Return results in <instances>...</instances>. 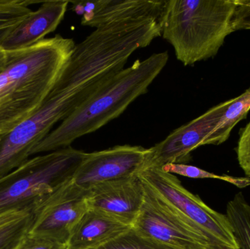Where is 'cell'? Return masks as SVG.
I'll return each instance as SVG.
<instances>
[{"mask_svg": "<svg viewBox=\"0 0 250 249\" xmlns=\"http://www.w3.org/2000/svg\"><path fill=\"white\" fill-rule=\"evenodd\" d=\"M226 216L241 249H250V203L242 192L228 203Z\"/></svg>", "mask_w": 250, "mask_h": 249, "instance_id": "18", "label": "cell"}, {"mask_svg": "<svg viewBox=\"0 0 250 249\" xmlns=\"http://www.w3.org/2000/svg\"><path fill=\"white\" fill-rule=\"evenodd\" d=\"M26 0H0V46L9 35L32 13Z\"/></svg>", "mask_w": 250, "mask_h": 249, "instance_id": "19", "label": "cell"}, {"mask_svg": "<svg viewBox=\"0 0 250 249\" xmlns=\"http://www.w3.org/2000/svg\"><path fill=\"white\" fill-rule=\"evenodd\" d=\"M250 110V88L237 97L230 99L224 115L217 128L212 133L207 145H218L229 139L232 130L239 121L246 118Z\"/></svg>", "mask_w": 250, "mask_h": 249, "instance_id": "17", "label": "cell"}, {"mask_svg": "<svg viewBox=\"0 0 250 249\" xmlns=\"http://www.w3.org/2000/svg\"><path fill=\"white\" fill-rule=\"evenodd\" d=\"M141 181L144 188V203L132 224L134 229L176 249H207L214 247L200 227L149 185Z\"/></svg>", "mask_w": 250, "mask_h": 249, "instance_id": "7", "label": "cell"}, {"mask_svg": "<svg viewBox=\"0 0 250 249\" xmlns=\"http://www.w3.org/2000/svg\"><path fill=\"white\" fill-rule=\"evenodd\" d=\"M144 188L138 175L98 184L89 190V209L132 226L142 207Z\"/></svg>", "mask_w": 250, "mask_h": 249, "instance_id": "13", "label": "cell"}, {"mask_svg": "<svg viewBox=\"0 0 250 249\" xmlns=\"http://www.w3.org/2000/svg\"><path fill=\"white\" fill-rule=\"evenodd\" d=\"M131 228L102 212L89 209L72 231L67 249L98 248Z\"/></svg>", "mask_w": 250, "mask_h": 249, "instance_id": "15", "label": "cell"}, {"mask_svg": "<svg viewBox=\"0 0 250 249\" xmlns=\"http://www.w3.org/2000/svg\"><path fill=\"white\" fill-rule=\"evenodd\" d=\"M232 25L234 32L242 29L250 30V0H238Z\"/></svg>", "mask_w": 250, "mask_h": 249, "instance_id": "24", "label": "cell"}, {"mask_svg": "<svg viewBox=\"0 0 250 249\" xmlns=\"http://www.w3.org/2000/svg\"><path fill=\"white\" fill-rule=\"evenodd\" d=\"M138 177L200 227L214 247L240 249L227 216L213 210L198 196L186 190L174 175L149 167L144 168Z\"/></svg>", "mask_w": 250, "mask_h": 249, "instance_id": "8", "label": "cell"}, {"mask_svg": "<svg viewBox=\"0 0 250 249\" xmlns=\"http://www.w3.org/2000/svg\"><path fill=\"white\" fill-rule=\"evenodd\" d=\"M236 152L241 168L250 178V121L240 130Z\"/></svg>", "mask_w": 250, "mask_h": 249, "instance_id": "22", "label": "cell"}, {"mask_svg": "<svg viewBox=\"0 0 250 249\" xmlns=\"http://www.w3.org/2000/svg\"><path fill=\"white\" fill-rule=\"evenodd\" d=\"M10 53L4 51L0 46V73L5 68L10 59Z\"/></svg>", "mask_w": 250, "mask_h": 249, "instance_id": "25", "label": "cell"}, {"mask_svg": "<svg viewBox=\"0 0 250 249\" xmlns=\"http://www.w3.org/2000/svg\"><path fill=\"white\" fill-rule=\"evenodd\" d=\"M75 44L61 35L10 53L0 73V134L36 112L54 89Z\"/></svg>", "mask_w": 250, "mask_h": 249, "instance_id": "1", "label": "cell"}, {"mask_svg": "<svg viewBox=\"0 0 250 249\" xmlns=\"http://www.w3.org/2000/svg\"><path fill=\"white\" fill-rule=\"evenodd\" d=\"M86 153L67 147L35 156L0 178V216L38 209L73 179Z\"/></svg>", "mask_w": 250, "mask_h": 249, "instance_id": "5", "label": "cell"}, {"mask_svg": "<svg viewBox=\"0 0 250 249\" xmlns=\"http://www.w3.org/2000/svg\"><path fill=\"white\" fill-rule=\"evenodd\" d=\"M38 209L0 216V249H16L30 230Z\"/></svg>", "mask_w": 250, "mask_h": 249, "instance_id": "16", "label": "cell"}, {"mask_svg": "<svg viewBox=\"0 0 250 249\" xmlns=\"http://www.w3.org/2000/svg\"><path fill=\"white\" fill-rule=\"evenodd\" d=\"M160 169L163 172L170 174H178L182 176L190 178H211V179L221 180L236 186L238 188H245L250 185V178H236L230 175H218L212 172L204 171L197 167L186 164H167Z\"/></svg>", "mask_w": 250, "mask_h": 249, "instance_id": "21", "label": "cell"}, {"mask_svg": "<svg viewBox=\"0 0 250 249\" xmlns=\"http://www.w3.org/2000/svg\"><path fill=\"white\" fill-rule=\"evenodd\" d=\"M161 0L73 1V9L82 15V24L98 28L122 22L157 20L164 6Z\"/></svg>", "mask_w": 250, "mask_h": 249, "instance_id": "12", "label": "cell"}, {"mask_svg": "<svg viewBox=\"0 0 250 249\" xmlns=\"http://www.w3.org/2000/svg\"><path fill=\"white\" fill-rule=\"evenodd\" d=\"M148 154V149L129 145L86 153L73 181L89 191L103 183L136 176L146 168Z\"/></svg>", "mask_w": 250, "mask_h": 249, "instance_id": "10", "label": "cell"}, {"mask_svg": "<svg viewBox=\"0 0 250 249\" xmlns=\"http://www.w3.org/2000/svg\"><path fill=\"white\" fill-rule=\"evenodd\" d=\"M230 103L229 99L213 107L198 118L173 130L163 141L148 149L146 168H161L167 164L189 162L192 151L207 145Z\"/></svg>", "mask_w": 250, "mask_h": 249, "instance_id": "9", "label": "cell"}, {"mask_svg": "<svg viewBox=\"0 0 250 249\" xmlns=\"http://www.w3.org/2000/svg\"><path fill=\"white\" fill-rule=\"evenodd\" d=\"M207 249H225V248H220V247H208V248H207Z\"/></svg>", "mask_w": 250, "mask_h": 249, "instance_id": "26", "label": "cell"}, {"mask_svg": "<svg viewBox=\"0 0 250 249\" xmlns=\"http://www.w3.org/2000/svg\"><path fill=\"white\" fill-rule=\"evenodd\" d=\"M88 193L73 180L60 187L40 208L29 234L67 244L72 231L89 209Z\"/></svg>", "mask_w": 250, "mask_h": 249, "instance_id": "11", "label": "cell"}, {"mask_svg": "<svg viewBox=\"0 0 250 249\" xmlns=\"http://www.w3.org/2000/svg\"><path fill=\"white\" fill-rule=\"evenodd\" d=\"M160 36L157 20L122 22L96 28L84 40L75 45L53 89L71 90L105 72L125 67L134 51L146 48Z\"/></svg>", "mask_w": 250, "mask_h": 249, "instance_id": "4", "label": "cell"}, {"mask_svg": "<svg viewBox=\"0 0 250 249\" xmlns=\"http://www.w3.org/2000/svg\"><path fill=\"white\" fill-rule=\"evenodd\" d=\"M16 249H67V244L51 238L28 233Z\"/></svg>", "mask_w": 250, "mask_h": 249, "instance_id": "23", "label": "cell"}, {"mask_svg": "<svg viewBox=\"0 0 250 249\" xmlns=\"http://www.w3.org/2000/svg\"><path fill=\"white\" fill-rule=\"evenodd\" d=\"M68 1H48L32 11L3 41L1 48L7 52L32 46L54 32L64 19Z\"/></svg>", "mask_w": 250, "mask_h": 249, "instance_id": "14", "label": "cell"}, {"mask_svg": "<svg viewBox=\"0 0 250 249\" xmlns=\"http://www.w3.org/2000/svg\"><path fill=\"white\" fill-rule=\"evenodd\" d=\"M168 61V54L157 53L113 76L31 150L30 156L70 147L79 137L94 133L115 119L148 88Z\"/></svg>", "mask_w": 250, "mask_h": 249, "instance_id": "2", "label": "cell"}, {"mask_svg": "<svg viewBox=\"0 0 250 249\" xmlns=\"http://www.w3.org/2000/svg\"><path fill=\"white\" fill-rule=\"evenodd\" d=\"M124 67H117L71 90L52 89L39 109L8 133L0 134V162L15 170L29 159L30 152L55 124L64 121Z\"/></svg>", "mask_w": 250, "mask_h": 249, "instance_id": "6", "label": "cell"}, {"mask_svg": "<svg viewBox=\"0 0 250 249\" xmlns=\"http://www.w3.org/2000/svg\"><path fill=\"white\" fill-rule=\"evenodd\" d=\"M238 0H169L158 20L161 36L185 66L217 55L232 32Z\"/></svg>", "mask_w": 250, "mask_h": 249, "instance_id": "3", "label": "cell"}, {"mask_svg": "<svg viewBox=\"0 0 250 249\" xmlns=\"http://www.w3.org/2000/svg\"><path fill=\"white\" fill-rule=\"evenodd\" d=\"M93 249H176L148 238L131 228L124 233Z\"/></svg>", "mask_w": 250, "mask_h": 249, "instance_id": "20", "label": "cell"}]
</instances>
